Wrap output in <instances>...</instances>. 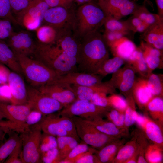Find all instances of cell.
<instances>
[{"label":"cell","mask_w":163,"mask_h":163,"mask_svg":"<svg viewBox=\"0 0 163 163\" xmlns=\"http://www.w3.org/2000/svg\"><path fill=\"white\" fill-rule=\"evenodd\" d=\"M77 71L97 74L109 54L102 35L97 30L78 40Z\"/></svg>","instance_id":"6da1fadb"},{"label":"cell","mask_w":163,"mask_h":163,"mask_svg":"<svg viewBox=\"0 0 163 163\" xmlns=\"http://www.w3.org/2000/svg\"><path fill=\"white\" fill-rule=\"evenodd\" d=\"M32 56L59 76L78 72L76 60L69 56L56 43L47 44L38 42Z\"/></svg>","instance_id":"7a4b0ae2"},{"label":"cell","mask_w":163,"mask_h":163,"mask_svg":"<svg viewBox=\"0 0 163 163\" xmlns=\"http://www.w3.org/2000/svg\"><path fill=\"white\" fill-rule=\"evenodd\" d=\"M106 16L97 3H85L75 11L73 31L79 40L104 25Z\"/></svg>","instance_id":"3957f363"},{"label":"cell","mask_w":163,"mask_h":163,"mask_svg":"<svg viewBox=\"0 0 163 163\" xmlns=\"http://www.w3.org/2000/svg\"><path fill=\"white\" fill-rule=\"evenodd\" d=\"M14 54L23 75L32 87L38 88L56 80L59 76L35 59L22 54Z\"/></svg>","instance_id":"277c9868"},{"label":"cell","mask_w":163,"mask_h":163,"mask_svg":"<svg viewBox=\"0 0 163 163\" xmlns=\"http://www.w3.org/2000/svg\"><path fill=\"white\" fill-rule=\"evenodd\" d=\"M31 110L27 104L16 105L0 102V113L8 120L0 121V127L5 133L11 131L24 132L26 119Z\"/></svg>","instance_id":"5b68a950"},{"label":"cell","mask_w":163,"mask_h":163,"mask_svg":"<svg viewBox=\"0 0 163 163\" xmlns=\"http://www.w3.org/2000/svg\"><path fill=\"white\" fill-rule=\"evenodd\" d=\"M41 131L38 123L20 133L21 149L20 157L22 163H42L40 149Z\"/></svg>","instance_id":"8992f818"},{"label":"cell","mask_w":163,"mask_h":163,"mask_svg":"<svg viewBox=\"0 0 163 163\" xmlns=\"http://www.w3.org/2000/svg\"><path fill=\"white\" fill-rule=\"evenodd\" d=\"M71 118L75 124L77 134L82 142L99 150L105 145L121 138L104 133L85 120L78 117Z\"/></svg>","instance_id":"52a82bcc"},{"label":"cell","mask_w":163,"mask_h":163,"mask_svg":"<svg viewBox=\"0 0 163 163\" xmlns=\"http://www.w3.org/2000/svg\"><path fill=\"white\" fill-rule=\"evenodd\" d=\"M111 108L100 107L90 101L77 99L64 107L57 114L70 118L76 116L86 120H90L106 116Z\"/></svg>","instance_id":"ba28073f"},{"label":"cell","mask_w":163,"mask_h":163,"mask_svg":"<svg viewBox=\"0 0 163 163\" xmlns=\"http://www.w3.org/2000/svg\"><path fill=\"white\" fill-rule=\"evenodd\" d=\"M50 8L45 0H31L27 6L17 14L18 24L30 30H36L42 23L44 14Z\"/></svg>","instance_id":"9c48e42d"},{"label":"cell","mask_w":163,"mask_h":163,"mask_svg":"<svg viewBox=\"0 0 163 163\" xmlns=\"http://www.w3.org/2000/svg\"><path fill=\"white\" fill-rule=\"evenodd\" d=\"M27 104L32 110L40 112L44 116L61 110L64 107L51 97L41 92L38 88L27 87Z\"/></svg>","instance_id":"30bf717a"},{"label":"cell","mask_w":163,"mask_h":163,"mask_svg":"<svg viewBox=\"0 0 163 163\" xmlns=\"http://www.w3.org/2000/svg\"><path fill=\"white\" fill-rule=\"evenodd\" d=\"M75 14V11L71 8L62 7L50 8L44 14L42 24L59 30L73 31Z\"/></svg>","instance_id":"8fae6325"},{"label":"cell","mask_w":163,"mask_h":163,"mask_svg":"<svg viewBox=\"0 0 163 163\" xmlns=\"http://www.w3.org/2000/svg\"><path fill=\"white\" fill-rule=\"evenodd\" d=\"M97 3L106 17L117 20L133 14L139 6L131 0H97Z\"/></svg>","instance_id":"7c38bea8"},{"label":"cell","mask_w":163,"mask_h":163,"mask_svg":"<svg viewBox=\"0 0 163 163\" xmlns=\"http://www.w3.org/2000/svg\"><path fill=\"white\" fill-rule=\"evenodd\" d=\"M37 88L42 93L61 103L64 107L77 99L71 85L65 82L55 81Z\"/></svg>","instance_id":"4fadbf2b"},{"label":"cell","mask_w":163,"mask_h":163,"mask_svg":"<svg viewBox=\"0 0 163 163\" xmlns=\"http://www.w3.org/2000/svg\"><path fill=\"white\" fill-rule=\"evenodd\" d=\"M135 72L132 66L128 64L120 68L112 74L108 81L115 89L127 98L132 96V91L136 80Z\"/></svg>","instance_id":"5bb4252c"},{"label":"cell","mask_w":163,"mask_h":163,"mask_svg":"<svg viewBox=\"0 0 163 163\" xmlns=\"http://www.w3.org/2000/svg\"><path fill=\"white\" fill-rule=\"evenodd\" d=\"M6 40V43L14 53L30 57L32 56L37 43L29 32L26 31L14 32Z\"/></svg>","instance_id":"9a60e30c"},{"label":"cell","mask_w":163,"mask_h":163,"mask_svg":"<svg viewBox=\"0 0 163 163\" xmlns=\"http://www.w3.org/2000/svg\"><path fill=\"white\" fill-rule=\"evenodd\" d=\"M7 84L11 95L12 104H27V88L22 75L10 70L8 77Z\"/></svg>","instance_id":"2e32d148"},{"label":"cell","mask_w":163,"mask_h":163,"mask_svg":"<svg viewBox=\"0 0 163 163\" xmlns=\"http://www.w3.org/2000/svg\"><path fill=\"white\" fill-rule=\"evenodd\" d=\"M77 99L90 101L94 94L103 92L107 94L115 93V88L108 81L90 86L71 85Z\"/></svg>","instance_id":"e0dca14e"},{"label":"cell","mask_w":163,"mask_h":163,"mask_svg":"<svg viewBox=\"0 0 163 163\" xmlns=\"http://www.w3.org/2000/svg\"><path fill=\"white\" fill-rule=\"evenodd\" d=\"M103 78L97 74L72 72L59 76L55 81L70 85L90 86L101 83Z\"/></svg>","instance_id":"ac0fdd59"},{"label":"cell","mask_w":163,"mask_h":163,"mask_svg":"<svg viewBox=\"0 0 163 163\" xmlns=\"http://www.w3.org/2000/svg\"><path fill=\"white\" fill-rule=\"evenodd\" d=\"M140 40L163 51V18L149 25L140 36Z\"/></svg>","instance_id":"d6986e66"},{"label":"cell","mask_w":163,"mask_h":163,"mask_svg":"<svg viewBox=\"0 0 163 163\" xmlns=\"http://www.w3.org/2000/svg\"><path fill=\"white\" fill-rule=\"evenodd\" d=\"M133 99L139 108L145 107L149 101L154 97L147 84L146 78L136 79L133 89Z\"/></svg>","instance_id":"ffe728a7"},{"label":"cell","mask_w":163,"mask_h":163,"mask_svg":"<svg viewBox=\"0 0 163 163\" xmlns=\"http://www.w3.org/2000/svg\"><path fill=\"white\" fill-rule=\"evenodd\" d=\"M108 47L114 56L120 57L127 61L137 47L125 36L116 40Z\"/></svg>","instance_id":"44dd1931"},{"label":"cell","mask_w":163,"mask_h":163,"mask_svg":"<svg viewBox=\"0 0 163 163\" xmlns=\"http://www.w3.org/2000/svg\"><path fill=\"white\" fill-rule=\"evenodd\" d=\"M0 62L11 71L21 75H23L14 53L3 40H0Z\"/></svg>","instance_id":"7402d4cb"},{"label":"cell","mask_w":163,"mask_h":163,"mask_svg":"<svg viewBox=\"0 0 163 163\" xmlns=\"http://www.w3.org/2000/svg\"><path fill=\"white\" fill-rule=\"evenodd\" d=\"M103 118L97 117L91 120H85L97 130L107 135L119 138L127 135L128 130L119 128L111 122L104 120Z\"/></svg>","instance_id":"603a6c76"},{"label":"cell","mask_w":163,"mask_h":163,"mask_svg":"<svg viewBox=\"0 0 163 163\" xmlns=\"http://www.w3.org/2000/svg\"><path fill=\"white\" fill-rule=\"evenodd\" d=\"M125 140H116L97 150L95 154L101 163H113L120 149L125 144Z\"/></svg>","instance_id":"cb8c5ba5"},{"label":"cell","mask_w":163,"mask_h":163,"mask_svg":"<svg viewBox=\"0 0 163 163\" xmlns=\"http://www.w3.org/2000/svg\"><path fill=\"white\" fill-rule=\"evenodd\" d=\"M53 113L44 116L39 123L42 131L56 137L70 136L56 121L54 117Z\"/></svg>","instance_id":"d4e9b609"},{"label":"cell","mask_w":163,"mask_h":163,"mask_svg":"<svg viewBox=\"0 0 163 163\" xmlns=\"http://www.w3.org/2000/svg\"><path fill=\"white\" fill-rule=\"evenodd\" d=\"M126 61L132 66L135 72L138 73L142 77L146 78L151 73L149 71L139 47H137Z\"/></svg>","instance_id":"484cf974"},{"label":"cell","mask_w":163,"mask_h":163,"mask_svg":"<svg viewBox=\"0 0 163 163\" xmlns=\"http://www.w3.org/2000/svg\"><path fill=\"white\" fill-rule=\"evenodd\" d=\"M139 150L136 135L125 144H124L118 150L113 163H125L132 157Z\"/></svg>","instance_id":"4316f807"},{"label":"cell","mask_w":163,"mask_h":163,"mask_svg":"<svg viewBox=\"0 0 163 163\" xmlns=\"http://www.w3.org/2000/svg\"><path fill=\"white\" fill-rule=\"evenodd\" d=\"M143 129L147 137L153 144L162 148L163 136L159 124L147 118Z\"/></svg>","instance_id":"83f0119b"},{"label":"cell","mask_w":163,"mask_h":163,"mask_svg":"<svg viewBox=\"0 0 163 163\" xmlns=\"http://www.w3.org/2000/svg\"><path fill=\"white\" fill-rule=\"evenodd\" d=\"M59 154L57 163L64 160L72 150L79 142L74 138L70 136L56 137Z\"/></svg>","instance_id":"f1b7e54d"},{"label":"cell","mask_w":163,"mask_h":163,"mask_svg":"<svg viewBox=\"0 0 163 163\" xmlns=\"http://www.w3.org/2000/svg\"><path fill=\"white\" fill-rule=\"evenodd\" d=\"M36 30L38 42L44 44H52L56 43L60 32L63 30H59L44 24Z\"/></svg>","instance_id":"f546056e"},{"label":"cell","mask_w":163,"mask_h":163,"mask_svg":"<svg viewBox=\"0 0 163 163\" xmlns=\"http://www.w3.org/2000/svg\"><path fill=\"white\" fill-rule=\"evenodd\" d=\"M145 108L152 117L162 125L163 121V100L162 97H153L148 102Z\"/></svg>","instance_id":"4dcf8cb0"},{"label":"cell","mask_w":163,"mask_h":163,"mask_svg":"<svg viewBox=\"0 0 163 163\" xmlns=\"http://www.w3.org/2000/svg\"><path fill=\"white\" fill-rule=\"evenodd\" d=\"M125 62L123 59L118 56L109 58L104 62L97 75L103 78L108 74H113L120 68Z\"/></svg>","instance_id":"1f68e13d"},{"label":"cell","mask_w":163,"mask_h":163,"mask_svg":"<svg viewBox=\"0 0 163 163\" xmlns=\"http://www.w3.org/2000/svg\"><path fill=\"white\" fill-rule=\"evenodd\" d=\"M21 142L20 136L14 134L0 146V163L9 157Z\"/></svg>","instance_id":"d6a6232c"},{"label":"cell","mask_w":163,"mask_h":163,"mask_svg":"<svg viewBox=\"0 0 163 163\" xmlns=\"http://www.w3.org/2000/svg\"><path fill=\"white\" fill-rule=\"evenodd\" d=\"M54 118L59 125L66 131L71 136L76 139L79 142L81 139L76 131L74 122L71 118L64 116H61L53 113Z\"/></svg>","instance_id":"836d02e7"},{"label":"cell","mask_w":163,"mask_h":163,"mask_svg":"<svg viewBox=\"0 0 163 163\" xmlns=\"http://www.w3.org/2000/svg\"><path fill=\"white\" fill-rule=\"evenodd\" d=\"M146 79L148 88L153 96L162 97L163 84L160 76L152 72Z\"/></svg>","instance_id":"e575fe53"},{"label":"cell","mask_w":163,"mask_h":163,"mask_svg":"<svg viewBox=\"0 0 163 163\" xmlns=\"http://www.w3.org/2000/svg\"><path fill=\"white\" fill-rule=\"evenodd\" d=\"M128 105L125 111L124 128H128L136 122L138 113L136 110L135 102L133 96L126 98Z\"/></svg>","instance_id":"d590c367"},{"label":"cell","mask_w":163,"mask_h":163,"mask_svg":"<svg viewBox=\"0 0 163 163\" xmlns=\"http://www.w3.org/2000/svg\"><path fill=\"white\" fill-rule=\"evenodd\" d=\"M104 25L105 31H106L131 32L126 20L121 21L119 20L106 17Z\"/></svg>","instance_id":"8d00e7d4"},{"label":"cell","mask_w":163,"mask_h":163,"mask_svg":"<svg viewBox=\"0 0 163 163\" xmlns=\"http://www.w3.org/2000/svg\"><path fill=\"white\" fill-rule=\"evenodd\" d=\"M82 142L76 145L60 163H75L77 160L83 156L89 147L88 145Z\"/></svg>","instance_id":"74e56055"},{"label":"cell","mask_w":163,"mask_h":163,"mask_svg":"<svg viewBox=\"0 0 163 163\" xmlns=\"http://www.w3.org/2000/svg\"><path fill=\"white\" fill-rule=\"evenodd\" d=\"M162 148L154 144L149 145L145 155L148 163L161 162L163 159Z\"/></svg>","instance_id":"f35d334b"},{"label":"cell","mask_w":163,"mask_h":163,"mask_svg":"<svg viewBox=\"0 0 163 163\" xmlns=\"http://www.w3.org/2000/svg\"><path fill=\"white\" fill-rule=\"evenodd\" d=\"M57 147V143L56 137L43 132L42 134L40 147L41 154Z\"/></svg>","instance_id":"ab89813d"},{"label":"cell","mask_w":163,"mask_h":163,"mask_svg":"<svg viewBox=\"0 0 163 163\" xmlns=\"http://www.w3.org/2000/svg\"><path fill=\"white\" fill-rule=\"evenodd\" d=\"M106 116L109 121L118 128L126 129L124 128L125 112L112 108L107 112Z\"/></svg>","instance_id":"60d3db41"},{"label":"cell","mask_w":163,"mask_h":163,"mask_svg":"<svg viewBox=\"0 0 163 163\" xmlns=\"http://www.w3.org/2000/svg\"><path fill=\"white\" fill-rule=\"evenodd\" d=\"M138 133L135 135L139 150L137 163H147L148 162L145 158V155L149 145L142 133Z\"/></svg>","instance_id":"b9f144b4"},{"label":"cell","mask_w":163,"mask_h":163,"mask_svg":"<svg viewBox=\"0 0 163 163\" xmlns=\"http://www.w3.org/2000/svg\"><path fill=\"white\" fill-rule=\"evenodd\" d=\"M142 51L144 59L151 73L152 72L156 69L162 67V65H163V56H158L144 51Z\"/></svg>","instance_id":"7bdbcfd3"},{"label":"cell","mask_w":163,"mask_h":163,"mask_svg":"<svg viewBox=\"0 0 163 163\" xmlns=\"http://www.w3.org/2000/svg\"><path fill=\"white\" fill-rule=\"evenodd\" d=\"M0 18L7 19L14 24H18L12 14L9 0H0Z\"/></svg>","instance_id":"ee69618b"},{"label":"cell","mask_w":163,"mask_h":163,"mask_svg":"<svg viewBox=\"0 0 163 163\" xmlns=\"http://www.w3.org/2000/svg\"><path fill=\"white\" fill-rule=\"evenodd\" d=\"M110 105L112 108L119 111L125 112L128 104L126 99L115 93L107 97Z\"/></svg>","instance_id":"f6af8a7d"},{"label":"cell","mask_w":163,"mask_h":163,"mask_svg":"<svg viewBox=\"0 0 163 163\" xmlns=\"http://www.w3.org/2000/svg\"><path fill=\"white\" fill-rule=\"evenodd\" d=\"M131 32L143 33L148 27L137 17L133 16L126 20Z\"/></svg>","instance_id":"bcb514c9"},{"label":"cell","mask_w":163,"mask_h":163,"mask_svg":"<svg viewBox=\"0 0 163 163\" xmlns=\"http://www.w3.org/2000/svg\"><path fill=\"white\" fill-rule=\"evenodd\" d=\"M11 24L8 20L0 18V40L7 39L14 32Z\"/></svg>","instance_id":"7dc6e473"},{"label":"cell","mask_w":163,"mask_h":163,"mask_svg":"<svg viewBox=\"0 0 163 163\" xmlns=\"http://www.w3.org/2000/svg\"><path fill=\"white\" fill-rule=\"evenodd\" d=\"M129 33L126 32L105 31L102 36L106 45L108 46L116 40L128 35Z\"/></svg>","instance_id":"c3c4849f"},{"label":"cell","mask_w":163,"mask_h":163,"mask_svg":"<svg viewBox=\"0 0 163 163\" xmlns=\"http://www.w3.org/2000/svg\"><path fill=\"white\" fill-rule=\"evenodd\" d=\"M44 116L40 112L36 110H31L25 120V130L30 126L39 123Z\"/></svg>","instance_id":"681fc988"},{"label":"cell","mask_w":163,"mask_h":163,"mask_svg":"<svg viewBox=\"0 0 163 163\" xmlns=\"http://www.w3.org/2000/svg\"><path fill=\"white\" fill-rule=\"evenodd\" d=\"M105 93H98L94 94L90 102L97 106L111 108Z\"/></svg>","instance_id":"f907efd6"},{"label":"cell","mask_w":163,"mask_h":163,"mask_svg":"<svg viewBox=\"0 0 163 163\" xmlns=\"http://www.w3.org/2000/svg\"><path fill=\"white\" fill-rule=\"evenodd\" d=\"M58 154L57 147L42 153L41 155L42 163H57Z\"/></svg>","instance_id":"816d5d0a"},{"label":"cell","mask_w":163,"mask_h":163,"mask_svg":"<svg viewBox=\"0 0 163 163\" xmlns=\"http://www.w3.org/2000/svg\"><path fill=\"white\" fill-rule=\"evenodd\" d=\"M0 102L13 104L10 90L7 84L0 85Z\"/></svg>","instance_id":"f5cc1de1"},{"label":"cell","mask_w":163,"mask_h":163,"mask_svg":"<svg viewBox=\"0 0 163 163\" xmlns=\"http://www.w3.org/2000/svg\"><path fill=\"white\" fill-rule=\"evenodd\" d=\"M12 12L16 14L28 5L31 0H9Z\"/></svg>","instance_id":"db71d44e"},{"label":"cell","mask_w":163,"mask_h":163,"mask_svg":"<svg viewBox=\"0 0 163 163\" xmlns=\"http://www.w3.org/2000/svg\"><path fill=\"white\" fill-rule=\"evenodd\" d=\"M21 149V142L18 145L14 151L6 159L5 163H22L20 155Z\"/></svg>","instance_id":"11a10c76"},{"label":"cell","mask_w":163,"mask_h":163,"mask_svg":"<svg viewBox=\"0 0 163 163\" xmlns=\"http://www.w3.org/2000/svg\"><path fill=\"white\" fill-rule=\"evenodd\" d=\"M147 117L138 113L136 122L143 129L147 119Z\"/></svg>","instance_id":"9f6ffc18"},{"label":"cell","mask_w":163,"mask_h":163,"mask_svg":"<svg viewBox=\"0 0 163 163\" xmlns=\"http://www.w3.org/2000/svg\"><path fill=\"white\" fill-rule=\"evenodd\" d=\"M157 8L158 14L163 18V0H155Z\"/></svg>","instance_id":"6f0895ef"},{"label":"cell","mask_w":163,"mask_h":163,"mask_svg":"<svg viewBox=\"0 0 163 163\" xmlns=\"http://www.w3.org/2000/svg\"><path fill=\"white\" fill-rule=\"evenodd\" d=\"M5 133L0 127V142L3 140Z\"/></svg>","instance_id":"680465c9"},{"label":"cell","mask_w":163,"mask_h":163,"mask_svg":"<svg viewBox=\"0 0 163 163\" xmlns=\"http://www.w3.org/2000/svg\"><path fill=\"white\" fill-rule=\"evenodd\" d=\"M75 2L78 4L80 5L84 3L85 2L84 0H74Z\"/></svg>","instance_id":"91938a15"},{"label":"cell","mask_w":163,"mask_h":163,"mask_svg":"<svg viewBox=\"0 0 163 163\" xmlns=\"http://www.w3.org/2000/svg\"><path fill=\"white\" fill-rule=\"evenodd\" d=\"M84 0L85 3H97V0Z\"/></svg>","instance_id":"94428289"},{"label":"cell","mask_w":163,"mask_h":163,"mask_svg":"<svg viewBox=\"0 0 163 163\" xmlns=\"http://www.w3.org/2000/svg\"><path fill=\"white\" fill-rule=\"evenodd\" d=\"M3 118H4L3 116H2L1 114L0 113V121Z\"/></svg>","instance_id":"6125c7cd"},{"label":"cell","mask_w":163,"mask_h":163,"mask_svg":"<svg viewBox=\"0 0 163 163\" xmlns=\"http://www.w3.org/2000/svg\"><path fill=\"white\" fill-rule=\"evenodd\" d=\"M5 84L3 83L0 80V85Z\"/></svg>","instance_id":"be15d7a7"},{"label":"cell","mask_w":163,"mask_h":163,"mask_svg":"<svg viewBox=\"0 0 163 163\" xmlns=\"http://www.w3.org/2000/svg\"><path fill=\"white\" fill-rule=\"evenodd\" d=\"M148 1V0H144V3H145V2H147Z\"/></svg>","instance_id":"e7e4bbea"}]
</instances>
